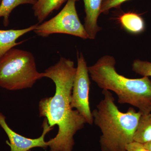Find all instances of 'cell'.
<instances>
[{
	"label": "cell",
	"instance_id": "obj_7",
	"mask_svg": "<svg viewBox=\"0 0 151 151\" xmlns=\"http://www.w3.org/2000/svg\"><path fill=\"white\" fill-rule=\"evenodd\" d=\"M0 126L8 137L9 142H7L10 147V151H29L35 147L46 149L48 147L45 137L54 127H50L47 120L45 119L42 124L43 130L40 137L36 139H30L24 137L12 129L7 124L5 116L0 112Z\"/></svg>",
	"mask_w": 151,
	"mask_h": 151
},
{
	"label": "cell",
	"instance_id": "obj_8",
	"mask_svg": "<svg viewBox=\"0 0 151 151\" xmlns=\"http://www.w3.org/2000/svg\"><path fill=\"white\" fill-rule=\"evenodd\" d=\"M85 17L84 26L88 36V39L94 40L101 30L98 25V19L101 12L103 0H83Z\"/></svg>",
	"mask_w": 151,
	"mask_h": 151
},
{
	"label": "cell",
	"instance_id": "obj_9",
	"mask_svg": "<svg viewBox=\"0 0 151 151\" xmlns=\"http://www.w3.org/2000/svg\"><path fill=\"white\" fill-rule=\"evenodd\" d=\"M38 24L21 29H0V60L4 55L15 46L23 42H17V40L22 36L34 31Z\"/></svg>",
	"mask_w": 151,
	"mask_h": 151
},
{
	"label": "cell",
	"instance_id": "obj_5",
	"mask_svg": "<svg viewBox=\"0 0 151 151\" xmlns=\"http://www.w3.org/2000/svg\"><path fill=\"white\" fill-rule=\"evenodd\" d=\"M78 0H67L66 4L53 18L40 24H38L33 31L39 36L47 37L53 34H65L88 39L84 25L81 23L76 4Z\"/></svg>",
	"mask_w": 151,
	"mask_h": 151
},
{
	"label": "cell",
	"instance_id": "obj_10",
	"mask_svg": "<svg viewBox=\"0 0 151 151\" xmlns=\"http://www.w3.org/2000/svg\"><path fill=\"white\" fill-rule=\"evenodd\" d=\"M66 0H37L33 5L34 14L41 23L54 10H57Z\"/></svg>",
	"mask_w": 151,
	"mask_h": 151
},
{
	"label": "cell",
	"instance_id": "obj_12",
	"mask_svg": "<svg viewBox=\"0 0 151 151\" xmlns=\"http://www.w3.org/2000/svg\"><path fill=\"white\" fill-rule=\"evenodd\" d=\"M134 141L143 144L151 141V113L141 116Z\"/></svg>",
	"mask_w": 151,
	"mask_h": 151
},
{
	"label": "cell",
	"instance_id": "obj_4",
	"mask_svg": "<svg viewBox=\"0 0 151 151\" xmlns=\"http://www.w3.org/2000/svg\"><path fill=\"white\" fill-rule=\"evenodd\" d=\"M45 77L37 69L31 52L13 48L0 60V87L9 90L31 88Z\"/></svg>",
	"mask_w": 151,
	"mask_h": 151
},
{
	"label": "cell",
	"instance_id": "obj_3",
	"mask_svg": "<svg viewBox=\"0 0 151 151\" xmlns=\"http://www.w3.org/2000/svg\"><path fill=\"white\" fill-rule=\"evenodd\" d=\"M102 99L92 111L93 123L100 129L99 143L102 151H127L134 141L142 114L130 108L126 113L119 110L110 91L103 89Z\"/></svg>",
	"mask_w": 151,
	"mask_h": 151
},
{
	"label": "cell",
	"instance_id": "obj_2",
	"mask_svg": "<svg viewBox=\"0 0 151 151\" xmlns=\"http://www.w3.org/2000/svg\"><path fill=\"white\" fill-rule=\"evenodd\" d=\"M115 58L100 57L94 65L88 66L92 81L101 89L115 92L118 103L138 108L142 115L151 113V80L148 77L130 78L116 71Z\"/></svg>",
	"mask_w": 151,
	"mask_h": 151
},
{
	"label": "cell",
	"instance_id": "obj_11",
	"mask_svg": "<svg viewBox=\"0 0 151 151\" xmlns=\"http://www.w3.org/2000/svg\"><path fill=\"white\" fill-rule=\"evenodd\" d=\"M119 21L124 29L131 33H140L145 29V22L142 18L135 13L123 14L119 17Z\"/></svg>",
	"mask_w": 151,
	"mask_h": 151
},
{
	"label": "cell",
	"instance_id": "obj_1",
	"mask_svg": "<svg viewBox=\"0 0 151 151\" xmlns=\"http://www.w3.org/2000/svg\"><path fill=\"white\" fill-rule=\"evenodd\" d=\"M76 68L73 61L63 57L45 70V77L55 85L54 96L45 97L39 105L40 116L45 117L49 125L58 127L56 137L47 142L50 151H72L74 136L86 124L85 119L70 106L71 94Z\"/></svg>",
	"mask_w": 151,
	"mask_h": 151
},
{
	"label": "cell",
	"instance_id": "obj_18",
	"mask_svg": "<svg viewBox=\"0 0 151 151\" xmlns=\"http://www.w3.org/2000/svg\"><path fill=\"white\" fill-rule=\"evenodd\" d=\"M1 0H0V4H1Z\"/></svg>",
	"mask_w": 151,
	"mask_h": 151
},
{
	"label": "cell",
	"instance_id": "obj_17",
	"mask_svg": "<svg viewBox=\"0 0 151 151\" xmlns=\"http://www.w3.org/2000/svg\"><path fill=\"white\" fill-rule=\"evenodd\" d=\"M145 147L147 148L148 150H149L150 151H151V141L148 142L146 143V144H144Z\"/></svg>",
	"mask_w": 151,
	"mask_h": 151
},
{
	"label": "cell",
	"instance_id": "obj_13",
	"mask_svg": "<svg viewBox=\"0 0 151 151\" xmlns=\"http://www.w3.org/2000/svg\"><path fill=\"white\" fill-rule=\"evenodd\" d=\"M37 0H1L0 4V17L4 18L3 24L5 27L9 24L10 15L13 10L20 5L31 4L33 5Z\"/></svg>",
	"mask_w": 151,
	"mask_h": 151
},
{
	"label": "cell",
	"instance_id": "obj_6",
	"mask_svg": "<svg viewBox=\"0 0 151 151\" xmlns=\"http://www.w3.org/2000/svg\"><path fill=\"white\" fill-rule=\"evenodd\" d=\"M77 66L73 81L70 106L75 108L85 119L86 124L92 125L93 118L89 103L90 81L87 63L81 52H77Z\"/></svg>",
	"mask_w": 151,
	"mask_h": 151
},
{
	"label": "cell",
	"instance_id": "obj_19",
	"mask_svg": "<svg viewBox=\"0 0 151 151\" xmlns=\"http://www.w3.org/2000/svg\"><path fill=\"white\" fill-rule=\"evenodd\" d=\"M29 151H31V150H29Z\"/></svg>",
	"mask_w": 151,
	"mask_h": 151
},
{
	"label": "cell",
	"instance_id": "obj_16",
	"mask_svg": "<svg viewBox=\"0 0 151 151\" xmlns=\"http://www.w3.org/2000/svg\"><path fill=\"white\" fill-rule=\"evenodd\" d=\"M126 149L127 151H150L145 147L144 144L135 141L127 145Z\"/></svg>",
	"mask_w": 151,
	"mask_h": 151
},
{
	"label": "cell",
	"instance_id": "obj_15",
	"mask_svg": "<svg viewBox=\"0 0 151 151\" xmlns=\"http://www.w3.org/2000/svg\"><path fill=\"white\" fill-rule=\"evenodd\" d=\"M129 0H103L100 12L107 14L110 10L113 8H119L123 3Z\"/></svg>",
	"mask_w": 151,
	"mask_h": 151
},
{
	"label": "cell",
	"instance_id": "obj_14",
	"mask_svg": "<svg viewBox=\"0 0 151 151\" xmlns=\"http://www.w3.org/2000/svg\"><path fill=\"white\" fill-rule=\"evenodd\" d=\"M132 70L142 76H151V62L137 59L134 60L132 65Z\"/></svg>",
	"mask_w": 151,
	"mask_h": 151
}]
</instances>
